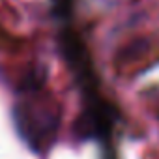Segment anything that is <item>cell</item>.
<instances>
[{
    "instance_id": "6da1fadb",
    "label": "cell",
    "mask_w": 159,
    "mask_h": 159,
    "mask_svg": "<svg viewBox=\"0 0 159 159\" xmlns=\"http://www.w3.org/2000/svg\"><path fill=\"white\" fill-rule=\"evenodd\" d=\"M13 120L23 140L36 152L49 146L58 129V112L52 107L21 103L13 111Z\"/></svg>"
}]
</instances>
